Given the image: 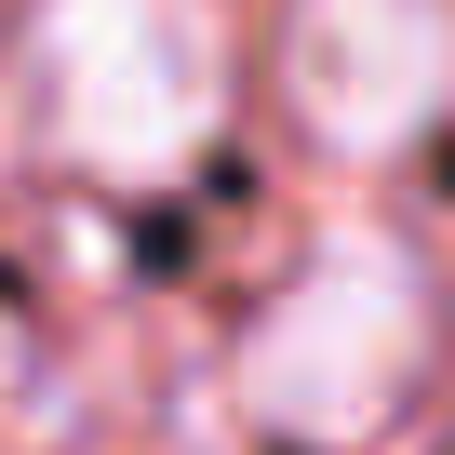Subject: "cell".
Instances as JSON below:
<instances>
[{
    "label": "cell",
    "instance_id": "7a4b0ae2",
    "mask_svg": "<svg viewBox=\"0 0 455 455\" xmlns=\"http://www.w3.org/2000/svg\"><path fill=\"white\" fill-rule=\"evenodd\" d=\"M214 0H54L41 14V121L81 174H174L214 134Z\"/></svg>",
    "mask_w": 455,
    "mask_h": 455
},
{
    "label": "cell",
    "instance_id": "3957f363",
    "mask_svg": "<svg viewBox=\"0 0 455 455\" xmlns=\"http://www.w3.org/2000/svg\"><path fill=\"white\" fill-rule=\"evenodd\" d=\"M282 81L322 148H402L455 81V14L442 0H295Z\"/></svg>",
    "mask_w": 455,
    "mask_h": 455
},
{
    "label": "cell",
    "instance_id": "6da1fadb",
    "mask_svg": "<svg viewBox=\"0 0 455 455\" xmlns=\"http://www.w3.org/2000/svg\"><path fill=\"white\" fill-rule=\"evenodd\" d=\"M428 362V282L402 242L375 228H335V242L282 282V308L255 322L242 348V402L282 428V442H362Z\"/></svg>",
    "mask_w": 455,
    "mask_h": 455
}]
</instances>
